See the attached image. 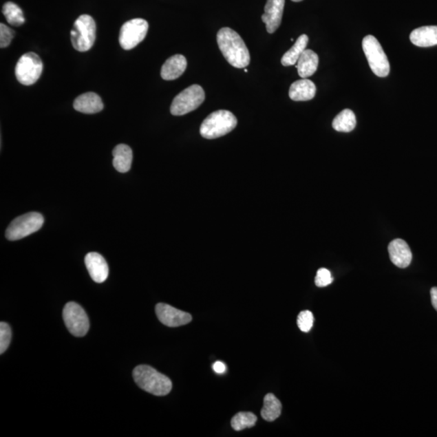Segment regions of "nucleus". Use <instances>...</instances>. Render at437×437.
Here are the masks:
<instances>
[{
  "instance_id": "obj_1",
  "label": "nucleus",
  "mask_w": 437,
  "mask_h": 437,
  "mask_svg": "<svg viewBox=\"0 0 437 437\" xmlns=\"http://www.w3.org/2000/svg\"><path fill=\"white\" fill-rule=\"evenodd\" d=\"M217 43L230 65L245 68L251 63V54L241 36L230 28H222L217 34Z\"/></svg>"
},
{
  "instance_id": "obj_2",
  "label": "nucleus",
  "mask_w": 437,
  "mask_h": 437,
  "mask_svg": "<svg viewBox=\"0 0 437 437\" xmlns=\"http://www.w3.org/2000/svg\"><path fill=\"white\" fill-rule=\"evenodd\" d=\"M136 383L146 392L155 396H164L173 387L171 380L167 376L149 365H139L133 371Z\"/></svg>"
},
{
  "instance_id": "obj_3",
  "label": "nucleus",
  "mask_w": 437,
  "mask_h": 437,
  "mask_svg": "<svg viewBox=\"0 0 437 437\" xmlns=\"http://www.w3.org/2000/svg\"><path fill=\"white\" fill-rule=\"evenodd\" d=\"M237 125V119L228 110H217L204 119L200 134L205 139L214 140L231 132Z\"/></svg>"
},
{
  "instance_id": "obj_4",
  "label": "nucleus",
  "mask_w": 437,
  "mask_h": 437,
  "mask_svg": "<svg viewBox=\"0 0 437 437\" xmlns=\"http://www.w3.org/2000/svg\"><path fill=\"white\" fill-rule=\"evenodd\" d=\"M96 23L89 15H81L74 23L71 31L73 47L78 52H85L94 47L96 40Z\"/></svg>"
},
{
  "instance_id": "obj_5",
  "label": "nucleus",
  "mask_w": 437,
  "mask_h": 437,
  "mask_svg": "<svg viewBox=\"0 0 437 437\" xmlns=\"http://www.w3.org/2000/svg\"><path fill=\"white\" fill-rule=\"evenodd\" d=\"M362 47L372 72L379 77L387 76L390 71L388 58L375 36H366L363 39Z\"/></svg>"
},
{
  "instance_id": "obj_6",
  "label": "nucleus",
  "mask_w": 437,
  "mask_h": 437,
  "mask_svg": "<svg viewBox=\"0 0 437 437\" xmlns=\"http://www.w3.org/2000/svg\"><path fill=\"white\" fill-rule=\"evenodd\" d=\"M44 218L39 213H29L14 219L6 230L9 241L21 240L34 233L43 227Z\"/></svg>"
},
{
  "instance_id": "obj_7",
  "label": "nucleus",
  "mask_w": 437,
  "mask_h": 437,
  "mask_svg": "<svg viewBox=\"0 0 437 437\" xmlns=\"http://www.w3.org/2000/svg\"><path fill=\"white\" fill-rule=\"evenodd\" d=\"M205 100V93L202 87L198 85L188 87L173 100L170 112L174 116H182L199 108Z\"/></svg>"
},
{
  "instance_id": "obj_8",
  "label": "nucleus",
  "mask_w": 437,
  "mask_h": 437,
  "mask_svg": "<svg viewBox=\"0 0 437 437\" xmlns=\"http://www.w3.org/2000/svg\"><path fill=\"white\" fill-rule=\"evenodd\" d=\"M43 71V63L38 54H23L16 66V77L21 84L29 86L39 81Z\"/></svg>"
},
{
  "instance_id": "obj_9",
  "label": "nucleus",
  "mask_w": 437,
  "mask_h": 437,
  "mask_svg": "<svg viewBox=\"0 0 437 437\" xmlns=\"http://www.w3.org/2000/svg\"><path fill=\"white\" fill-rule=\"evenodd\" d=\"M149 31L148 21L136 18L124 24L119 34V43L122 49L129 50L134 49L141 41H144Z\"/></svg>"
},
{
  "instance_id": "obj_10",
  "label": "nucleus",
  "mask_w": 437,
  "mask_h": 437,
  "mask_svg": "<svg viewBox=\"0 0 437 437\" xmlns=\"http://www.w3.org/2000/svg\"><path fill=\"white\" fill-rule=\"evenodd\" d=\"M63 320L71 334L83 337L89 330V320L84 309L77 303L69 302L63 309Z\"/></svg>"
},
{
  "instance_id": "obj_11",
  "label": "nucleus",
  "mask_w": 437,
  "mask_h": 437,
  "mask_svg": "<svg viewBox=\"0 0 437 437\" xmlns=\"http://www.w3.org/2000/svg\"><path fill=\"white\" fill-rule=\"evenodd\" d=\"M156 314L160 323L169 328H178L190 323L192 321V316L188 312L164 303L156 305Z\"/></svg>"
},
{
  "instance_id": "obj_12",
  "label": "nucleus",
  "mask_w": 437,
  "mask_h": 437,
  "mask_svg": "<svg viewBox=\"0 0 437 437\" xmlns=\"http://www.w3.org/2000/svg\"><path fill=\"white\" fill-rule=\"evenodd\" d=\"M285 0H268L262 20L266 24V30L273 34L281 24Z\"/></svg>"
},
{
  "instance_id": "obj_13",
  "label": "nucleus",
  "mask_w": 437,
  "mask_h": 437,
  "mask_svg": "<svg viewBox=\"0 0 437 437\" xmlns=\"http://www.w3.org/2000/svg\"><path fill=\"white\" fill-rule=\"evenodd\" d=\"M85 265L94 281L101 284L105 281L109 275V266L107 261L98 253L91 252L85 256Z\"/></svg>"
},
{
  "instance_id": "obj_14",
  "label": "nucleus",
  "mask_w": 437,
  "mask_h": 437,
  "mask_svg": "<svg viewBox=\"0 0 437 437\" xmlns=\"http://www.w3.org/2000/svg\"><path fill=\"white\" fill-rule=\"evenodd\" d=\"M391 262L399 268H406L411 264L412 253L408 244L402 239H395L388 246Z\"/></svg>"
},
{
  "instance_id": "obj_15",
  "label": "nucleus",
  "mask_w": 437,
  "mask_h": 437,
  "mask_svg": "<svg viewBox=\"0 0 437 437\" xmlns=\"http://www.w3.org/2000/svg\"><path fill=\"white\" fill-rule=\"evenodd\" d=\"M187 67L186 58L182 54L173 55L164 63L160 76L164 81H174L185 72Z\"/></svg>"
},
{
  "instance_id": "obj_16",
  "label": "nucleus",
  "mask_w": 437,
  "mask_h": 437,
  "mask_svg": "<svg viewBox=\"0 0 437 437\" xmlns=\"http://www.w3.org/2000/svg\"><path fill=\"white\" fill-rule=\"evenodd\" d=\"M73 107L78 112L93 114L100 112L104 109V104L98 94L86 93L78 96Z\"/></svg>"
},
{
  "instance_id": "obj_17",
  "label": "nucleus",
  "mask_w": 437,
  "mask_h": 437,
  "mask_svg": "<svg viewBox=\"0 0 437 437\" xmlns=\"http://www.w3.org/2000/svg\"><path fill=\"white\" fill-rule=\"evenodd\" d=\"M317 87L315 83L307 79H302L293 83L290 87L289 96L292 100L307 101L315 98Z\"/></svg>"
},
{
  "instance_id": "obj_18",
  "label": "nucleus",
  "mask_w": 437,
  "mask_h": 437,
  "mask_svg": "<svg viewBox=\"0 0 437 437\" xmlns=\"http://www.w3.org/2000/svg\"><path fill=\"white\" fill-rule=\"evenodd\" d=\"M412 43L420 47H430L437 45V26H424L412 32Z\"/></svg>"
},
{
  "instance_id": "obj_19",
  "label": "nucleus",
  "mask_w": 437,
  "mask_h": 437,
  "mask_svg": "<svg viewBox=\"0 0 437 437\" xmlns=\"http://www.w3.org/2000/svg\"><path fill=\"white\" fill-rule=\"evenodd\" d=\"M319 58L311 50H306L297 61L298 74L302 79H307L315 74L319 67Z\"/></svg>"
},
{
  "instance_id": "obj_20",
  "label": "nucleus",
  "mask_w": 437,
  "mask_h": 437,
  "mask_svg": "<svg viewBox=\"0 0 437 437\" xmlns=\"http://www.w3.org/2000/svg\"><path fill=\"white\" fill-rule=\"evenodd\" d=\"M113 164L119 173H127L131 169L133 153L128 145H118L113 150Z\"/></svg>"
},
{
  "instance_id": "obj_21",
  "label": "nucleus",
  "mask_w": 437,
  "mask_h": 437,
  "mask_svg": "<svg viewBox=\"0 0 437 437\" xmlns=\"http://www.w3.org/2000/svg\"><path fill=\"white\" fill-rule=\"evenodd\" d=\"M308 43H309V38H308L307 35L303 34L299 36L293 47L284 54L281 59L283 66L295 65L302 53L306 50Z\"/></svg>"
},
{
  "instance_id": "obj_22",
  "label": "nucleus",
  "mask_w": 437,
  "mask_h": 437,
  "mask_svg": "<svg viewBox=\"0 0 437 437\" xmlns=\"http://www.w3.org/2000/svg\"><path fill=\"white\" fill-rule=\"evenodd\" d=\"M282 404L273 394H268L264 398V406L261 411V416L265 420L273 422L281 415Z\"/></svg>"
},
{
  "instance_id": "obj_23",
  "label": "nucleus",
  "mask_w": 437,
  "mask_h": 437,
  "mask_svg": "<svg viewBox=\"0 0 437 437\" xmlns=\"http://www.w3.org/2000/svg\"><path fill=\"white\" fill-rule=\"evenodd\" d=\"M356 126L355 114L351 109H344L334 118L332 127L339 132H351Z\"/></svg>"
},
{
  "instance_id": "obj_24",
  "label": "nucleus",
  "mask_w": 437,
  "mask_h": 437,
  "mask_svg": "<svg viewBox=\"0 0 437 437\" xmlns=\"http://www.w3.org/2000/svg\"><path fill=\"white\" fill-rule=\"evenodd\" d=\"M3 14L9 24L13 26H21L25 21L21 8L12 2H7L4 4Z\"/></svg>"
},
{
  "instance_id": "obj_25",
  "label": "nucleus",
  "mask_w": 437,
  "mask_h": 437,
  "mask_svg": "<svg viewBox=\"0 0 437 437\" xmlns=\"http://www.w3.org/2000/svg\"><path fill=\"white\" fill-rule=\"evenodd\" d=\"M257 416L251 412H239L234 416L231 420L233 429L242 431L246 427H252L256 425Z\"/></svg>"
},
{
  "instance_id": "obj_26",
  "label": "nucleus",
  "mask_w": 437,
  "mask_h": 437,
  "mask_svg": "<svg viewBox=\"0 0 437 437\" xmlns=\"http://www.w3.org/2000/svg\"><path fill=\"white\" fill-rule=\"evenodd\" d=\"M315 317L309 310L301 311L297 317L298 328L303 332L308 333L314 326Z\"/></svg>"
},
{
  "instance_id": "obj_27",
  "label": "nucleus",
  "mask_w": 437,
  "mask_h": 437,
  "mask_svg": "<svg viewBox=\"0 0 437 437\" xmlns=\"http://www.w3.org/2000/svg\"><path fill=\"white\" fill-rule=\"evenodd\" d=\"M12 331L10 326L6 323H0V353L6 352L11 343Z\"/></svg>"
},
{
  "instance_id": "obj_28",
  "label": "nucleus",
  "mask_w": 437,
  "mask_h": 437,
  "mask_svg": "<svg viewBox=\"0 0 437 437\" xmlns=\"http://www.w3.org/2000/svg\"><path fill=\"white\" fill-rule=\"evenodd\" d=\"M333 277L331 276L330 271L326 268H321L317 270L315 284L317 287L324 288L328 286L333 282Z\"/></svg>"
},
{
  "instance_id": "obj_29",
  "label": "nucleus",
  "mask_w": 437,
  "mask_h": 437,
  "mask_svg": "<svg viewBox=\"0 0 437 437\" xmlns=\"http://www.w3.org/2000/svg\"><path fill=\"white\" fill-rule=\"evenodd\" d=\"M14 35H15V32L1 23L0 24V47H8L11 44Z\"/></svg>"
},
{
  "instance_id": "obj_30",
  "label": "nucleus",
  "mask_w": 437,
  "mask_h": 437,
  "mask_svg": "<svg viewBox=\"0 0 437 437\" xmlns=\"http://www.w3.org/2000/svg\"><path fill=\"white\" fill-rule=\"evenodd\" d=\"M213 370L216 374H222L226 371V365L223 362L217 361L214 363Z\"/></svg>"
},
{
  "instance_id": "obj_31",
  "label": "nucleus",
  "mask_w": 437,
  "mask_h": 437,
  "mask_svg": "<svg viewBox=\"0 0 437 437\" xmlns=\"http://www.w3.org/2000/svg\"><path fill=\"white\" fill-rule=\"evenodd\" d=\"M430 293L432 306H434V309L437 311V288H432Z\"/></svg>"
},
{
  "instance_id": "obj_32",
  "label": "nucleus",
  "mask_w": 437,
  "mask_h": 437,
  "mask_svg": "<svg viewBox=\"0 0 437 437\" xmlns=\"http://www.w3.org/2000/svg\"><path fill=\"white\" fill-rule=\"evenodd\" d=\"M293 2H301L302 0H292Z\"/></svg>"
}]
</instances>
